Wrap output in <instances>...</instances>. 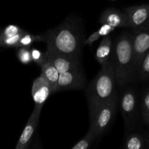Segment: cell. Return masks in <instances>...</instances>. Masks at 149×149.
<instances>
[{
	"label": "cell",
	"instance_id": "obj_1",
	"mask_svg": "<svg viewBox=\"0 0 149 149\" xmlns=\"http://www.w3.org/2000/svg\"><path fill=\"white\" fill-rule=\"evenodd\" d=\"M47 50L79 59L84 45L78 20L68 16L60 26L45 33Z\"/></svg>",
	"mask_w": 149,
	"mask_h": 149
},
{
	"label": "cell",
	"instance_id": "obj_2",
	"mask_svg": "<svg viewBox=\"0 0 149 149\" xmlns=\"http://www.w3.org/2000/svg\"><path fill=\"white\" fill-rule=\"evenodd\" d=\"M116 77L111 61L102 66L101 70L87 90L90 108V116H93L98 107L116 95Z\"/></svg>",
	"mask_w": 149,
	"mask_h": 149
},
{
	"label": "cell",
	"instance_id": "obj_3",
	"mask_svg": "<svg viewBox=\"0 0 149 149\" xmlns=\"http://www.w3.org/2000/svg\"><path fill=\"white\" fill-rule=\"evenodd\" d=\"M112 62L118 85H125L133 79L137 68L131 35L124 33L115 41Z\"/></svg>",
	"mask_w": 149,
	"mask_h": 149
},
{
	"label": "cell",
	"instance_id": "obj_4",
	"mask_svg": "<svg viewBox=\"0 0 149 149\" xmlns=\"http://www.w3.org/2000/svg\"><path fill=\"white\" fill-rule=\"evenodd\" d=\"M117 109V95H115L98 107L94 114L90 116V127L94 130L96 136L104 133L115 118Z\"/></svg>",
	"mask_w": 149,
	"mask_h": 149
},
{
	"label": "cell",
	"instance_id": "obj_5",
	"mask_svg": "<svg viewBox=\"0 0 149 149\" xmlns=\"http://www.w3.org/2000/svg\"><path fill=\"white\" fill-rule=\"evenodd\" d=\"M132 43L135 55V63L137 70L139 69L143 59L149 50V29H134Z\"/></svg>",
	"mask_w": 149,
	"mask_h": 149
},
{
	"label": "cell",
	"instance_id": "obj_6",
	"mask_svg": "<svg viewBox=\"0 0 149 149\" xmlns=\"http://www.w3.org/2000/svg\"><path fill=\"white\" fill-rule=\"evenodd\" d=\"M120 106L125 126L128 129H130L134 125L136 115L137 98L135 92L133 90L127 89L122 93L121 96Z\"/></svg>",
	"mask_w": 149,
	"mask_h": 149
},
{
	"label": "cell",
	"instance_id": "obj_7",
	"mask_svg": "<svg viewBox=\"0 0 149 149\" xmlns=\"http://www.w3.org/2000/svg\"><path fill=\"white\" fill-rule=\"evenodd\" d=\"M133 29H149V4L132 6L125 10Z\"/></svg>",
	"mask_w": 149,
	"mask_h": 149
},
{
	"label": "cell",
	"instance_id": "obj_8",
	"mask_svg": "<svg viewBox=\"0 0 149 149\" xmlns=\"http://www.w3.org/2000/svg\"><path fill=\"white\" fill-rule=\"evenodd\" d=\"M42 106L35 105L33 112L31 115L30 118L28 120L27 124L25 127L24 130H23L21 135L18 140L16 149H27L30 146L31 140L33 138V134L35 130L37 127L39 119L40 117L41 111H42Z\"/></svg>",
	"mask_w": 149,
	"mask_h": 149
},
{
	"label": "cell",
	"instance_id": "obj_9",
	"mask_svg": "<svg viewBox=\"0 0 149 149\" xmlns=\"http://www.w3.org/2000/svg\"><path fill=\"white\" fill-rule=\"evenodd\" d=\"M46 57L53 63L60 74L81 68L79 59L47 50Z\"/></svg>",
	"mask_w": 149,
	"mask_h": 149
},
{
	"label": "cell",
	"instance_id": "obj_10",
	"mask_svg": "<svg viewBox=\"0 0 149 149\" xmlns=\"http://www.w3.org/2000/svg\"><path fill=\"white\" fill-rule=\"evenodd\" d=\"M84 76L80 69L73 70L60 74L58 81V90L81 89L84 85Z\"/></svg>",
	"mask_w": 149,
	"mask_h": 149
},
{
	"label": "cell",
	"instance_id": "obj_11",
	"mask_svg": "<svg viewBox=\"0 0 149 149\" xmlns=\"http://www.w3.org/2000/svg\"><path fill=\"white\" fill-rule=\"evenodd\" d=\"M52 93V88L47 80L41 74L33 81L31 89V95L35 105L43 106Z\"/></svg>",
	"mask_w": 149,
	"mask_h": 149
},
{
	"label": "cell",
	"instance_id": "obj_12",
	"mask_svg": "<svg viewBox=\"0 0 149 149\" xmlns=\"http://www.w3.org/2000/svg\"><path fill=\"white\" fill-rule=\"evenodd\" d=\"M101 24L108 23L114 28L130 27L129 17L125 12L115 8H109L103 12L99 20Z\"/></svg>",
	"mask_w": 149,
	"mask_h": 149
},
{
	"label": "cell",
	"instance_id": "obj_13",
	"mask_svg": "<svg viewBox=\"0 0 149 149\" xmlns=\"http://www.w3.org/2000/svg\"><path fill=\"white\" fill-rule=\"evenodd\" d=\"M42 68V75L44 76L45 79L50 84L52 88L53 93L58 91V81L59 79L60 73L55 68L52 62L46 57L45 62L41 65Z\"/></svg>",
	"mask_w": 149,
	"mask_h": 149
},
{
	"label": "cell",
	"instance_id": "obj_14",
	"mask_svg": "<svg viewBox=\"0 0 149 149\" xmlns=\"http://www.w3.org/2000/svg\"><path fill=\"white\" fill-rule=\"evenodd\" d=\"M112 51L111 38L109 36L103 37L95 53V58L97 62L103 66L109 61Z\"/></svg>",
	"mask_w": 149,
	"mask_h": 149
},
{
	"label": "cell",
	"instance_id": "obj_15",
	"mask_svg": "<svg viewBox=\"0 0 149 149\" xmlns=\"http://www.w3.org/2000/svg\"><path fill=\"white\" fill-rule=\"evenodd\" d=\"M125 148L141 149L144 147V141L142 137L138 134H131L125 141Z\"/></svg>",
	"mask_w": 149,
	"mask_h": 149
},
{
	"label": "cell",
	"instance_id": "obj_16",
	"mask_svg": "<svg viewBox=\"0 0 149 149\" xmlns=\"http://www.w3.org/2000/svg\"><path fill=\"white\" fill-rule=\"evenodd\" d=\"M96 135L94 130L90 127L88 132L86 134L85 136L80 141H79L75 146L72 147V149H87L93 143V141L96 138Z\"/></svg>",
	"mask_w": 149,
	"mask_h": 149
},
{
	"label": "cell",
	"instance_id": "obj_17",
	"mask_svg": "<svg viewBox=\"0 0 149 149\" xmlns=\"http://www.w3.org/2000/svg\"><path fill=\"white\" fill-rule=\"evenodd\" d=\"M36 42H45V36L33 35L28 33V32H26L20 38L18 45H17V47L30 46Z\"/></svg>",
	"mask_w": 149,
	"mask_h": 149
},
{
	"label": "cell",
	"instance_id": "obj_18",
	"mask_svg": "<svg viewBox=\"0 0 149 149\" xmlns=\"http://www.w3.org/2000/svg\"><path fill=\"white\" fill-rule=\"evenodd\" d=\"M17 56L21 63L27 65L33 62L31 57V49L29 46L20 47L17 52Z\"/></svg>",
	"mask_w": 149,
	"mask_h": 149
},
{
	"label": "cell",
	"instance_id": "obj_19",
	"mask_svg": "<svg viewBox=\"0 0 149 149\" xmlns=\"http://www.w3.org/2000/svg\"><path fill=\"white\" fill-rule=\"evenodd\" d=\"M23 31H25L22 29L21 28L19 27L18 26H16V25H8L1 31V37H10V36L17 35Z\"/></svg>",
	"mask_w": 149,
	"mask_h": 149
},
{
	"label": "cell",
	"instance_id": "obj_20",
	"mask_svg": "<svg viewBox=\"0 0 149 149\" xmlns=\"http://www.w3.org/2000/svg\"><path fill=\"white\" fill-rule=\"evenodd\" d=\"M142 113L144 122L149 125V88L146 90L143 96Z\"/></svg>",
	"mask_w": 149,
	"mask_h": 149
},
{
	"label": "cell",
	"instance_id": "obj_21",
	"mask_svg": "<svg viewBox=\"0 0 149 149\" xmlns=\"http://www.w3.org/2000/svg\"><path fill=\"white\" fill-rule=\"evenodd\" d=\"M139 71L140 78L141 80H146L149 78V50L143 59Z\"/></svg>",
	"mask_w": 149,
	"mask_h": 149
},
{
	"label": "cell",
	"instance_id": "obj_22",
	"mask_svg": "<svg viewBox=\"0 0 149 149\" xmlns=\"http://www.w3.org/2000/svg\"><path fill=\"white\" fill-rule=\"evenodd\" d=\"M26 31L10 37L2 38V45L4 47H17V45L21 36L26 33Z\"/></svg>",
	"mask_w": 149,
	"mask_h": 149
},
{
	"label": "cell",
	"instance_id": "obj_23",
	"mask_svg": "<svg viewBox=\"0 0 149 149\" xmlns=\"http://www.w3.org/2000/svg\"><path fill=\"white\" fill-rule=\"evenodd\" d=\"M31 57L33 62L37 64L39 66H41L46 59L45 53H43L36 48H32L31 49Z\"/></svg>",
	"mask_w": 149,
	"mask_h": 149
},
{
	"label": "cell",
	"instance_id": "obj_24",
	"mask_svg": "<svg viewBox=\"0 0 149 149\" xmlns=\"http://www.w3.org/2000/svg\"><path fill=\"white\" fill-rule=\"evenodd\" d=\"M115 28L111 26V25L108 24V23H103L102 24V26L98 29L99 33L100 34L101 36H106L109 34L110 33H111L113 30H114Z\"/></svg>",
	"mask_w": 149,
	"mask_h": 149
},
{
	"label": "cell",
	"instance_id": "obj_25",
	"mask_svg": "<svg viewBox=\"0 0 149 149\" xmlns=\"http://www.w3.org/2000/svg\"><path fill=\"white\" fill-rule=\"evenodd\" d=\"M100 34L99 33L98 30L96 31L93 32L91 35L88 37V39H86V40L84 41V45H91L93 42H95V41H97L99 38L100 37Z\"/></svg>",
	"mask_w": 149,
	"mask_h": 149
},
{
	"label": "cell",
	"instance_id": "obj_26",
	"mask_svg": "<svg viewBox=\"0 0 149 149\" xmlns=\"http://www.w3.org/2000/svg\"><path fill=\"white\" fill-rule=\"evenodd\" d=\"M3 47L2 45V37H1V31H0V47Z\"/></svg>",
	"mask_w": 149,
	"mask_h": 149
},
{
	"label": "cell",
	"instance_id": "obj_27",
	"mask_svg": "<svg viewBox=\"0 0 149 149\" xmlns=\"http://www.w3.org/2000/svg\"><path fill=\"white\" fill-rule=\"evenodd\" d=\"M148 143H149V141H148ZM148 144H149V143H148Z\"/></svg>",
	"mask_w": 149,
	"mask_h": 149
}]
</instances>
